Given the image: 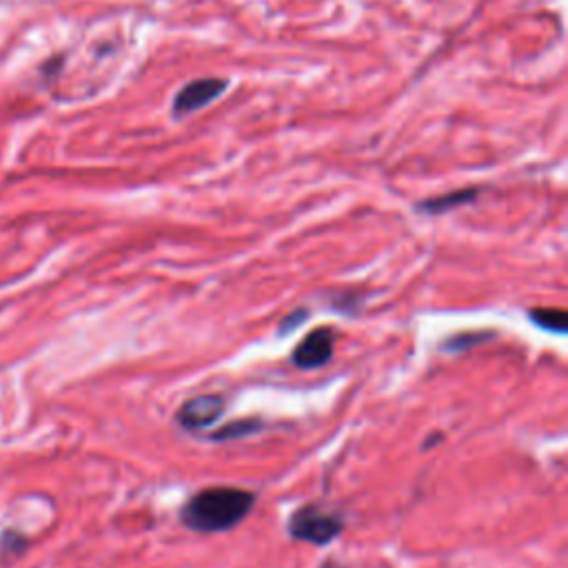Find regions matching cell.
I'll list each match as a JSON object with an SVG mask.
<instances>
[{"label": "cell", "mask_w": 568, "mask_h": 568, "mask_svg": "<svg viewBox=\"0 0 568 568\" xmlns=\"http://www.w3.org/2000/svg\"><path fill=\"white\" fill-rule=\"evenodd\" d=\"M306 315H308V313H306V311H304V308H300V311H295V313H293V315H288V317H286V320H284V322H282V331H284V333H288V331H293V328H295V326H297V324H300V322H304V320H306Z\"/></svg>", "instance_id": "cell-9"}, {"label": "cell", "mask_w": 568, "mask_h": 568, "mask_svg": "<svg viewBox=\"0 0 568 568\" xmlns=\"http://www.w3.org/2000/svg\"><path fill=\"white\" fill-rule=\"evenodd\" d=\"M333 342L335 335L328 326H320L311 331L302 342L295 346L291 359L300 368H317L324 366L333 357Z\"/></svg>", "instance_id": "cell-3"}, {"label": "cell", "mask_w": 568, "mask_h": 568, "mask_svg": "<svg viewBox=\"0 0 568 568\" xmlns=\"http://www.w3.org/2000/svg\"><path fill=\"white\" fill-rule=\"evenodd\" d=\"M255 495L235 486H211L193 497L180 510L186 528L197 532H222L237 526L253 508Z\"/></svg>", "instance_id": "cell-1"}, {"label": "cell", "mask_w": 568, "mask_h": 568, "mask_svg": "<svg viewBox=\"0 0 568 568\" xmlns=\"http://www.w3.org/2000/svg\"><path fill=\"white\" fill-rule=\"evenodd\" d=\"M224 413V399L220 395H197L186 399L175 419L186 430H200L211 426Z\"/></svg>", "instance_id": "cell-4"}, {"label": "cell", "mask_w": 568, "mask_h": 568, "mask_svg": "<svg viewBox=\"0 0 568 568\" xmlns=\"http://www.w3.org/2000/svg\"><path fill=\"white\" fill-rule=\"evenodd\" d=\"M477 195V189H464V191H453L448 195H439V197H433V200H426L419 204L422 211H428V213H442L446 209H453V206H459L464 202H470L473 197Z\"/></svg>", "instance_id": "cell-7"}, {"label": "cell", "mask_w": 568, "mask_h": 568, "mask_svg": "<svg viewBox=\"0 0 568 568\" xmlns=\"http://www.w3.org/2000/svg\"><path fill=\"white\" fill-rule=\"evenodd\" d=\"M262 428V422L257 419H237V422H231L226 426H222L220 430H215L211 437L213 439H233V437H244V435H251L255 430Z\"/></svg>", "instance_id": "cell-8"}, {"label": "cell", "mask_w": 568, "mask_h": 568, "mask_svg": "<svg viewBox=\"0 0 568 568\" xmlns=\"http://www.w3.org/2000/svg\"><path fill=\"white\" fill-rule=\"evenodd\" d=\"M528 317L541 326L544 331H552V333H564L568 328V315L564 308H530Z\"/></svg>", "instance_id": "cell-6"}, {"label": "cell", "mask_w": 568, "mask_h": 568, "mask_svg": "<svg viewBox=\"0 0 568 568\" xmlns=\"http://www.w3.org/2000/svg\"><path fill=\"white\" fill-rule=\"evenodd\" d=\"M224 89H226V80H222V78H200V80H193V82L184 84L180 89V93L175 95L173 113L175 115L191 113V111L204 106L206 102L215 100Z\"/></svg>", "instance_id": "cell-5"}, {"label": "cell", "mask_w": 568, "mask_h": 568, "mask_svg": "<svg viewBox=\"0 0 568 568\" xmlns=\"http://www.w3.org/2000/svg\"><path fill=\"white\" fill-rule=\"evenodd\" d=\"M288 532L295 539L308 541V544H328L342 532V519L337 515H331L322 510L315 504H306L297 508L288 519Z\"/></svg>", "instance_id": "cell-2"}]
</instances>
